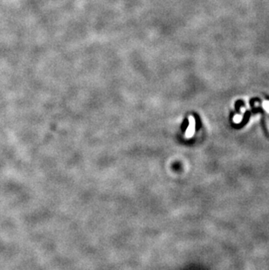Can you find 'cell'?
Returning a JSON list of instances; mask_svg holds the SVG:
<instances>
[{
	"label": "cell",
	"instance_id": "cell-1",
	"mask_svg": "<svg viewBox=\"0 0 269 270\" xmlns=\"http://www.w3.org/2000/svg\"><path fill=\"white\" fill-rule=\"evenodd\" d=\"M194 129H195V122H194V118L192 116H190L189 118V123H188L187 130L185 132V137L189 138L191 137L193 133H194Z\"/></svg>",
	"mask_w": 269,
	"mask_h": 270
},
{
	"label": "cell",
	"instance_id": "cell-2",
	"mask_svg": "<svg viewBox=\"0 0 269 270\" xmlns=\"http://www.w3.org/2000/svg\"><path fill=\"white\" fill-rule=\"evenodd\" d=\"M250 114H251V113H250L249 111H246V112L245 113L244 117H243V120H242V122H241V123H239L240 125H239V126H238V128H241L243 125H245V123H247V121L249 120V117H250Z\"/></svg>",
	"mask_w": 269,
	"mask_h": 270
},
{
	"label": "cell",
	"instance_id": "cell-3",
	"mask_svg": "<svg viewBox=\"0 0 269 270\" xmlns=\"http://www.w3.org/2000/svg\"><path fill=\"white\" fill-rule=\"evenodd\" d=\"M240 106H243V107L245 106V105L244 101H241V100H239V101H237L236 103H235V109H236V111L238 112V113H239V108H240Z\"/></svg>",
	"mask_w": 269,
	"mask_h": 270
}]
</instances>
